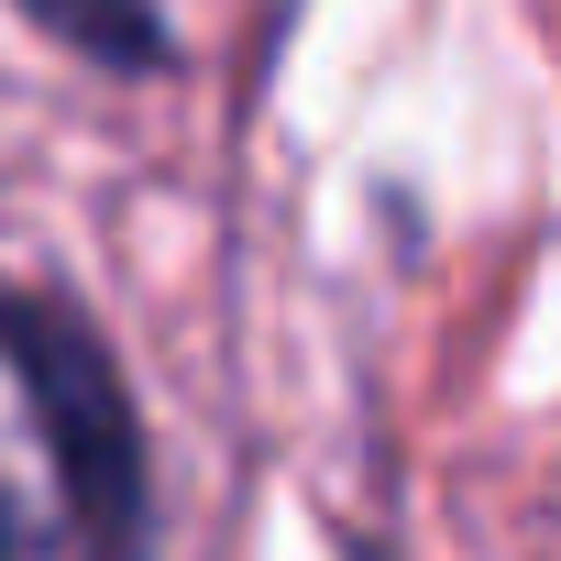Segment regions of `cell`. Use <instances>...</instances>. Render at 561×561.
<instances>
[{
	"label": "cell",
	"mask_w": 561,
	"mask_h": 561,
	"mask_svg": "<svg viewBox=\"0 0 561 561\" xmlns=\"http://www.w3.org/2000/svg\"><path fill=\"white\" fill-rule=\"evenodd\" d=\"M12 12L45 34V45H67V56H89V67H111V78H154L165 56H176V0H12Z\"/></svg>",
	"instance_id": "cell-2"
},
{
	"label": "cell",
	"mask_w": 561,
	"mask_h": 561,
	"mask_svg": "<svg viewBox=\"0 0 561 561\" xmlns=\"http://www.w3.org/2000/svg\"><path fill=\"white\" fill-rule=\"evenodd\" d=\"M0 561H100V539L67 517V495H23L12 473H0Z\"/></svg>",
	"instance_id": "cell-3"
},
{
	"label": "cell",
	"mask_w": 561,
	"mask_h": 561,
	"mask_svg": "<svg viewBox=\"0 0 561 561\" xmlns=\"http://www.w3.org/2000/svg\"><path fill=\"white\" fill-rule=\"evenodd\" d=\"M0 353H12V375L34 397L67 517L100 539V561H133L144 550V419H133L100 331L67 298H0Z\"/></svg>",
	"instance_id": "cell-1"
}]
</instances>
